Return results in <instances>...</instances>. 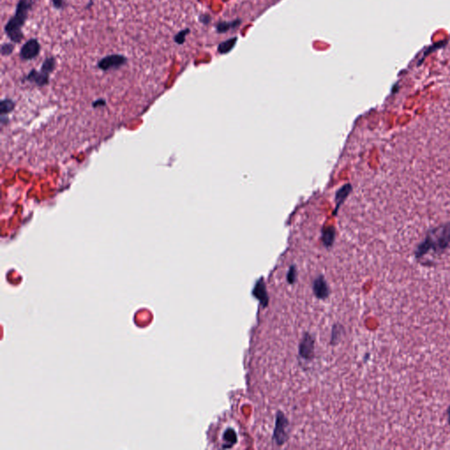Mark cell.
Here are the masks:
<instances>
[{"label": "cell", "instance_id": "1", "mask_svg": "<svg viewBox=\"0 0 450 450\" xmlns=\"http://www.w3.org/2000/svg\"><path fill=\"white\" fill-rule=\"evenodd\" d=\"M450 249V222L427 231L423 241L416 248L415 258L420 260L429 255H441Z\"/></svg>", "mask_w": 450, "mask_h": 450}, {"label": "cell", "instance_id": "2", "mask_svg": "<svg viewBox=\"0 0 450 450\" xmlns=\"http://www.w3.org/2000/svg\"><path fill=\"white\" fill-rule=\"evenodd\" d=\"M35 0H19L15 14L4 26V32L13 43H20L24 39L22 27L28 18V12L33 7Z\"/></svg>", "mask_w": 450, "mask_h": 450}, {"label": "cell", "instance_id": "3", "mask_svg": "<svg viewBox=\"0 0 450 450\" xmlns=\"http://www.w3.org/2000/svg\"><path fill=\"white\" fill-rule=\"evenodd\" d=\"M128 62V58L124 55H108L101 58L98 62V67L103 71H108L110 69H119L125 65Z\"/></svg>", "mask_w": 450, "mask_h": 450}, {"label": "cell", "instance_id": "4", "mask_svg": "<svg viewBox=\"0 0 450 450\" xmlns=\"http://www.w3.org/2000/svg\"><path fill=\"white\" fill-rule=\"evenodd\" d=\"M41 51V45L37 39H30L24 43L19 51V57L24 61L33 60L38 57Z\"/></svg>", "mask_w": 450, "mask_h": 450}, {"label": "cell", "instance_id": "5", "mask_svg": "<svg viewBox=\"0 0 450 450\" xmlns=\"http://www.w3.org/2000/svg\"><path fill=\"white\" fill-rule=\"evenodd\" d=\"M24 80L28 81L34 83L38 86H44L49 84L50 76L44 73L43 71H38L37 69H33L24 78Z\"/></svg>", "mask_w": 450, "mask_h": 450}, {"label": "cell", "instance_id": "6", "mask_svg": "<svg viewBox=\"0 0 450 450\" xmlns=\"http://www.w3.org/2000/svg\"><path fill=\"white\" fill-rule=\"evenodd\" d=\"M241 19H235L232 21H220L216 25V32L218 34H223L230 31L231 29H235L241 25Z\"/></svg>", "mask_w": 450, "mask_h": 450}, {"label": "cell", "instance_id": "7", "mask_svg": "<svg viewBox=\"0 0 450 450\" xmlns=\"http://www.w3.org/2000/svg\"><path fill=\"white\" fill-rule=\"evenodd\" d=\"M237 42H238V37H232V38L228 39V40L224 41L223 43H220L218 47H217V51L219 52L220 54H228V53L231 52V50L234 49V47L237 44Z\"/></svg>", "mask_w": 450, "mask_h": 450}, {"label": "cell", "instance_id": "8", "mask_svg": "<svg viewBox=\"0 0 450 450\" xmlns=\"http://www.w3.org/2000/svg\"><path fill=\"white\" fill-rule=\"evenodd\" d=\"M56 64H57L56 58H53V57H50V58H46L44 60V62L43 63L40 70L50 76V74L54 71Z\"/></svg>", "mask_w": 450, "mask_h": 450}, {"label": "cell", "instance_id": "9", "mask_svg": "<svg viewBox=\"0 0 450 450\" xmlns=\"http://www.w3.org/2000/svg\"><path fill=\"white\" fill-rule=\"evenodd\" d=\"M14 107H15V104H14V102L12 100L5 99V100H2L1 105H0L1 114L4 115V114L10 113V112L12 111V109L14 108Z\"/></svg>", "mask_w": 450, "mask_h": 450}, {"label": "cell", "instance_id": "10", "mask_svg": "<svg viewBox=\"0 0 450 450\" xmlns=\"http://www.w3.org/2000/svg\"><path fill=\"white\" fill-rule=\"evenodd\" d=\"M190 33V29L189 28H186V29H183L181 31L177 33L175 36H174V42L177 43L178 45H182L184 44V43L186 42V38L187 36Z\"/></svg>", "mask_w": 450, "mask_h": 450}, {"label": "cell", "instance_id": "11", "mask_svg": "<svg viewBox=\"0 0 450 450\" xmlns=\"http://www.w3.org/2000/svg\"><path fill=\"white\" fill-rule=\"evenodd\" d=\"M14 49H15V45L13 43H3L1 46V55L3 57H8L12 54Z\"/></svg>", "mask_w": 450, "mask_h": 450}, {"label": "cell", "instance_id": "12", "mask_svg": "<svg viewBox=\"0 0 450 450\" xmlns=\"http://www.w3.org/2000/svg\"><path fill=\"white\" fill-rule=\"evenodd\" d=\"M199 20H200V23L204 24V25H208L211 21V16L209 15V14H207V13L201 14L199 17Z\"/></svg>", "mask_w": 450, "mask_h": 450}, {"label": "cell", "instance_id": "13", "mask_svg": "<svg viewBox=\"0 0 450 450\" xmlns=\"http://www.w3.org/2000/svg\"><path fill=\"white\" fill-rule=\"evenodd\" d=\"M52 4L56 9H63L64 6V0H52Z\"/></svg>", "mask_w": 450, "mask_h": 450}, {"label": "cell", "instance_id": "14", "mask_svg": "<svg viewBox=\"0 0 450 450\" xmlns=\"http://www.w3.org/2000/svg\"><path fill=\"white\" fill-rule=\"evenodd\" d=\"M105 104H106V101H105L104 100H97V101H95V102L93 103V107H94V108H96V107H98V106H101V105H102V106H104Z\"/></svg>", "mask_w": 450, "mask_h": 450}, {"label": "cell", "instance_id": "15", "mask_svg": "<svg viewBox=\"0 0 450 450\" xmlns=\"http://www.w3.org/2000/svg\"><path fill=\"white\" fill-rule=\"evenodd\" d=\"M447 415H448V422H449V425L450 426V405L448 408V410H447Z\"/></svg>", "mask_w": 450, "mask_h": 450}, {"label": "cell", "instance_id": "16", "mask_svg": "<svg viewBox=\"0 0 450 450\" xmlns=\"http://www.w3.org/2000/svg\"><path fill=\"white\" fill-rule=\"evenodd\" d=\"M93 0H90V2H89V4H87V5H86V8H87V9H88V8L91 7V6H92V5H93Z\"/></svg>", "mask_w": 450, "mask_h": 450}]
</instances>
